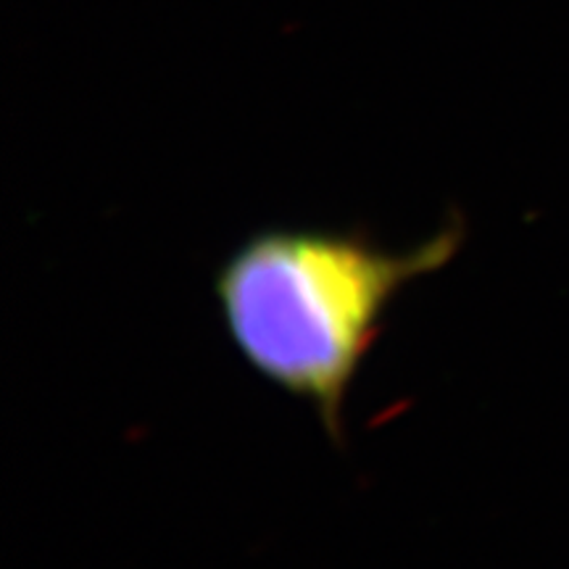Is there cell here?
<instances>
[{
	"mask_svg": "<svg viewBox=\"0 0 569 569\" xmlns=\"http://www.w3.org/2000/svg\"><path fill=\"white\" fill-rule=\"evenodd\" d=\"M453 217L425 243L388 251L361 232L259 230L213 280L232 346L256 375L309 403L327 438L346 440V401L403 288L457 259Z\"/></svg>",
	"mask_w": 569,
	"mask_h": 569,
	"instance_id": "6da1fadb",
	"label": "cell"
}]
</instances>
